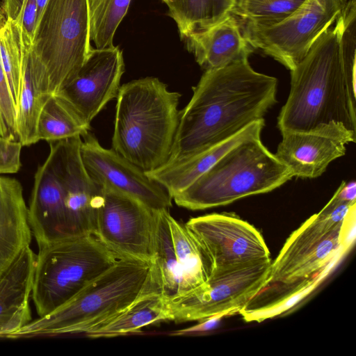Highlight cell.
Returning a JSON list of instances; mask_svg holds the SVG:
<instances>
[{
  "label": "cell",
  "mask_w": 356,
  "mask_h": 356,
  "mask_svg": "<svg viewBox=\"0 0 356 356\" xmlns=\"http://www.w3.org/2000/svg\"><path fill=\"white\" fill-rule=\"evenodd\" d=\"M264 120L255 121L232 138L180 162L146 172L172 197L207 172L233 147L250 138L261 136Z\"/></svg>",
  "instance_id": "obj_22"
},
{
  "label": "cell",
  "mask_w": 356,
  "mask_h": 356,
  "mask_svg": "<svg viewBox=\"0 0 356 356\" xmlns=\"http://www.w3.org/2000/svg\"><path fill=\"white\" fill-rule=\"evenodd\" d=\"M354 204L355 201L348 200L338 188L325 206L286 239L271 261L263 291L279 286L289 294L334 266L347 251L341 240V225Z\"/></svg>",
  "instance_id": "obj_6"
},
{
  "label": "cell",
  "mask_w": 356,
  "mask_h": 356,
  "mask_svg": "<svg viewBox=\"0 0 356 356\" xmlns=\"http://www.w3.org/2000/svg\"><path fill=\"white\" fill-rule=\"evenodd\" d=\"M38 248L31 298L39 316L65 303L120 257L93 234L70 236Z\"/></svg>",
  "instance_id": "obj_7"
},
{
  "label": "cell",
  "mask_w": 356,
  "mask_h": 356,
  "mask_svg": "<svg viewBox=\"0 0 356 356\" xmlns=\"http://www.w3.org/2000/svg\"><path fill=\"white\" fill-rule=\"evenodd\" d=\"M179 97L155 77L122 85L116 97L112 149L145 172L164 165L179 124Z\"/></svg>",
  "instance_id": "obj_4"
},
{
  "label": "cell",
  "mask_w": 356,
  "mask_h": 356,
  "mask_svg": "<svg viewBox=\"0 0 356 356\" xmlns=\"http://www.w3.org/2000/svg\"><path fill=\"white\" fill-rule=\"evenodd\" d=\"M101 187L93 234L120 257L152 261L159 211L116 190Z\"/></svg>",
  "instance_id": "obj_12"
},
{
  "label": "cell",
  "mask_w": 356,
  "mask_h": 356,
  "mask_svg": "<svg viewBox=\"0 0 356 356\" xmlns=\"http://www.w3.org/2000/svg\"><path fill=\"white\" fill-rule=\"evenodd\" d=\"M185 225L202 249L208 280L271 260L261 234L234 214H207Z\"/></svg>",
  "instance_id": "obj_11"
},
{
  "label": "cell",
  "mask_w": 356,
  "mask_h": 356,
  "mask_svg": "<svg viewBox=\"0 0 356 356\" xmlns=\"http://www.w3.org/2000/svg\"><path fill=\"white\" fill-rule=\"evenodd\" d=\"M24 45L20 26L7 19L0 29V62L15 105L20 89Z\"/></svg>",
  "instance_id": "obj_30"
},
{
  "label": "cell",
  "mask_w": 356,
  "mask_h": 356,
  "mask_svg": "<svg viewBox=\"0 0 356 356\" xmlns=\"http://www.w3.org/2000/svg\"><path fill=\"white\" fill-rule=\"evenodd\" d=\"M291 170L256 136L237 144L172 200L190 210L229 204L268 193L290 180Z\"/></svg>",
  "instance_id": "obj_5"
},
{
  "label": "cell",
  "mask_w": 356,
  "mask_h": 356,
  "mask_svg": "<svg viewBox=\"0 0 356 356\" xmlns=\"http://www.w3.org/2000/svg\"><path fill=\"white\" fill-rule=\"evenodd\" d=\"M31 234L20 183L0 177V275L29 246Z\"/></svg>",
  "instance_id": "obj_21"
},
{
  "label": "cell",
  "mask_w": 356,
  "mask_h": 356,
  "mask_svg": "<svg viewBox=\"0 0 356 356\" xmlns=\"http://www.w3.org/2000/svg\"><path fill=\"white\" fill-rule=\"evenodd\" d=\"M6 21V18L2 11V9L0 8V29H1L5 24Z\"/></svg>",
  "instance_id": "obj_36"
},
{
  "label": "cell",
  "mask_w": 356,
  "mask_h": 356,
  "mask_svg": "<svg viewBox=\"0 0 356 356\" xmlns=\"http://www.w3.org/2000/svg\"><path fill=\"white\" fill-rule=\"evenodd\" d=\"M168 321L161 293L147 295L127 309L86 334L92 339L115 337L136 333L147 325Z\"/></svg>",
  "instance_id": "obj_23"
},
{
  "label": "cell",
  "mask_w": 356,
  "mask_h": 356,
  "mask_svg": "<svg viewBox=\"0 0 356 356\" xmlns=\"http://www.w3.org/2000/svg\"><path fill=\"white\" fill-rule=\"evenodd\" d=\"M131 0H88L90 41L95 48L113 46L116 30L127 13Z\"/></svg>",
  "instance_id": "obj_28"
},
{
  "label": "cell",
  "mask_w": 356,
  "mask_h": 356,
  "mask_svg": "<svg viewBox=\"0 0 356 356\" xmlns=\"http://www.w3.org/2000/svg\"><path fill=\"white\" fill-rule=\"evenodd\" d=\"M81 160L98 185L132 197L155 211L169 209L172 197L145 172L113 149H106L88 131L81 137Z\"/></svg>",
  "instance_id": "obj_14"
},
{
  "label": "cell",
  "mask_w": 356,
  "mask_h": 356,
  "mask_svg": "<svg viewBox=\"0 0 356 356\" xmlns=\"http://www.w3.org/2000/svg\"><path fill=\"white\" fill-rule=\"evenodd\" d=\"M355 64L356 3L350 0L290 70L289 95L277 118L280 132L339 124L356 134Z\"/></svg>",
  "instance_id": "obj_1"
},
{
  "label": "cell",
  "mask_w": 356,
  "mask_h": 356,
  "mask_svg": "<svg viewBox=\"0 0 356 356\" xmlns=\"http://www.w3.org/2000/svg\"><path fill=\"white\" fill-rule=\"evenodd\" d=\"M154 293H162L153 261L120 257L65 303L7 339L86 335Z\"/></svg>",
  "instance_id": "obj_3"
},
{
  "label": "cell",
  "mask_w": 356,
  "mask_h": 356,
  "mask_svg": "<svg viewBox=\"0 0 356 356\" xmlns=\"http://www.w3.org/2000/svg\"><path fill=\"white\" fill-rule=\"evenodd\" d=\"M92 47L88 0H48L31 49L47 70L51 95L75 76Z\"/></svg>",
  "instance_id": "obj_8"
},
{
  "label": "cell",
  "mask_w": 356,
  "mask_h": 356,
  "mask_svg": "<svg viewBox=\"0 0 356 356\" xmlns=\"http://www.w3.org/2000/svg\"><path fill=\"white\" fill-rule=\"evenodd\" d=\"M28 0H2V11L6 18L19 24Z\"/></svg>",
  "instance_id": "obj_34"
},
{
  "label": "cell",
  "mask_w": 356,
  "mask_h": 356,
  "mask_svg": "<svg viewBox=\"0 0 356 356\" xmlns=\"http://www.w3.org/2000/svg\"><path fill=\"white\" fill-rule=\"evenodd\" d=\"M90 128L57 94L44 104L37 123L39 140L54 142L86 134Z\"/></svg>",
  "instance_id": "obj_26"
},
{
  "label": "cell",
  "mask_w": 356,
  "mask_h": 356,
  "mask_svg": "<svg viewBox=\"0 0 356 356\" xmlns=\"http://www.w3.org/2000/svg\"><path fill=\"white\" fill-rule=\"evenodd\" d=\"M275 155L293 177L316 178L334 160L345 155L346 145L355 143L356 134L339 124L312 131H285Z\"/></svg>",
  "instance_id": "obj_16"
},
{
  "label": "cell",
  "mask_w": 356,
  "mask_h": 356,
  "mask_svg": "<svg viewBox=\"0 0 356 356\" xmlns=\"http://www.w3.org/2000/svg\"><path fill=\"white\" fill-rule=\"evenodd\" d=\"M37 1V21L40 17L42 11L48 1V0H36ZM36 21V22H37Z\"/></svg>",
  "instance_id": "obj_35"
},
{
  "label": "cell",
  "mask_w": 356,
  "mask_h": 356,
  "mask_svg": "<svg viewBox=\"0 0 356 356\" xmlns=\"http://www.w3.org/2000/svg\"><path fill=\"white\" fill-rule=\"evenodd\" d=\"M305 0H235L231 14L242 25L268 26L290 16Z\"/></svg>",
  "instance_id": "obj_29"
},
{
  "label": "cell",
  "mask_w": 356,
  "mask_h": 356,
  "mask_svg": "<svg viewBox=\"0 0 356 356\" xmlns=\"http://www.w3.org/2000/svg\"><path fill=\"white\" fill-rule=\"evenodd\" d=\"M164 3H166V5H168L169 3L171 2L172 0H162Z\"/></svg>",
  "instance_id": "obj_37"
},
{
  "label": "cell",
  "mask_w": 356,
  "mask_h": 356,
  "mask_svg": "<svg viewBox=\"0 0 356 356\" xmlns=\"http://www.w3.org/2000/svg\"><path fill=\"white\" fill-rule=\"evenodd\" d=\"M51 95L45 67L31 47H24L22 81L16 104L17 134L22 146L38 142V120L44 104Z\"/></svg>",
  "instance_id": "obj_20"
},
{
  "label": "cell",
  "mask_w": 356,
  "mask_h": 356,
  "mask_svg": "<svg viewBox=\"0 0 356 356\" xmlns=\"http://www.w3.org/2000/svg\"><path fill=\"white\" fill-rule=\"evenodd\" d=\"M124 72L119 47H92L75 76L56 94L90 127L93 119L117 97Z\"/></svg>",
  "instance_id": "obj_15"
},
{
  "label": "cell",
  "mask_w": 356,
  "mask_h": 356,
  "mask_svg": "<svg viewBox=\"0 0 356 356\" xmlns=\"http://www.w3.org/2000/svg\"><path fill=\"white\" fill-rule=\"evenodd\" d=\"M0 136L18 140L16 128V105L0 62Z\"/></svg>",
  "instance_id": "obj_32"
},
{
  "label": "cell",
  "mask_w": 356,
  "mask_h": 356,
  "mask_svg": "<svg viewBox=\"0 0 356 356\" xmlns=\"http://www.w3.org/2000/svg\"><path fill=\"white\" fill-rule=\"evenodd\" d=\"M234 2L235 0H172L167 6L168 15L175 22L183 39L231 14Z\"/></svg>",
  "instance_id": "obj_25"
},
{
  "label": "cell",
  "mask_w": 356,
  "mask_h": 356,
  "mask_svg": "<svg viewBox=\"0 0 356 356\" xmlns=\"http://www.w3.org/2000/svg\"><path fill=\"white\" fill-rule=\"evenodd\" d=\"M28 218L38 247L68 236L63 189L50 156L35 175Z\"/></svg>",
  "instance_id": "obj_17"
},
{
  "label": "cell",
  "mask_w": 356,
  "mask_h": 356,
  "mask_svg": "<svg viewBox=\"0 0 356 356\" xmlns=\"http://www.w3.org/2000/svg\"><path fill=\"white\" fill-rule=\"evenodd\" d=\"M332 268L329 267L321 272L302 287L285 295L274 302L259 307H246L239 311L245 322L260 323L266 319L275 317L289 310L312 293L329 273Z\"/></svg>",
  "instance_id": "obj_31"
},
{
  "label": "cell",
  "mask_w": 356,
  "mask_h": 356,
  "mask_svg": "<svg viewBox=\"0 0 356 356\" xmlns=\"http://www.w3.org/2000/svg\"><path fill=\"white\" fill-rule=\"evenodd\" d=\"M36 254L25 248L0 275V338H6L31 321L29 305Z\"/></svg>",
  "instance_id": "obj_19"
},
{
  "label": "cell",
  "mask_w": 356,
  "mask_h": 356,
  "mask_svg": "<svg viewBox=\"0 0 356 356\" xmlns=\"http://www.w3.org/2000/svg\"><path fill=\"white\" fill-rule=\"evenodd\" d=\"M167 218L181 272L179 294H181L196 289L208 280L207 265L202 249L191 230L172 216L170 211Z\"/></svg>",
  "instance_id": "obj_24"
},
{
  "label": "cell",
  "mask_w": 356,
  "mask_h": 356,
  "mask_svg": "<svg viewBox=\"0 0 356 356\" xmlns=\"http://www.w3.org/2000/svg\"><path fill=\"white\" fill-rule=\"evenodd\" d=\"M350 0H305L283 21L268 26L241 24L250 44L291 70L332 26Z\"/></svg>",
  "instance_id": "obj_9"
},
{
  "label": "cell",
  "mask_w": 356,
  "mask_h": 356,
  "mask_svg": "<svg viewBox=\"0 0 356 356\" xmlns=\"http://www.w3.org/2000/svg\"><path fill=\"white\" fill-rule=\"evenodd\" d=\"M183 40L188 51L205 70L247 60L254 49L232 14L211 26L191 33Z\"/></svg>",
  "instance_id": "obj_18"
},
{
  "label": "cell",
  "mask_w": 356,
  "mask_h": 356,
  "mask_svg": "<svg viewBox=\"0 0 356 356\" xmlns=\"http://www.w3.org/2000/svg\"><path fill=\"white\" fill-rule=\"evenodd\" d=\"M81 137L50 142V152L64 193L68 236L94 234L102 188L89 176L81 160Z\"/></svg>",
  "instance_id": "obj_13"
},
{
  "label": "cell",
  "mask_w": 356,
  "mask_h": 356,
  "mask_svg": "<svg viewBox=\"0 0 356 356\" xmlns=\"http://www.w3.org/2000/svg\"><path fill=\"white\" fill-rule=\"evenodd\" d=\"M169 209L158 212L153 264L159 279L162 296L169 298L181 291V272L176 258L168 222Z\"/></svg>",
  "instance_id": "obj_27"
},
{
  "label": "cell",
  "mask_w": 356,
  "mask_h": 356,
  "mask_svg": "<svg viewBox=\"0 0 356 356\" xmlns=\"http://www.w3.org/2000/svg\"><path fill=\"white\" fill-rule=\"evenodd\" d=\"M277 79L260 73L248 59L205 70L179 124L169 165L216 145L264 119L277 102Z\"/></svg>",
  "instance_id": "obj_2"
},
{
  "label": "cell",
  "mask_w": 356,
  "mask_h": 356,
  "mask_svg": "<svg viewBox=\"0 0 356 356\" xmlns=\"http://www.w3.org/2000/svg\"><path fill=\"white\" fill-rule=\"evenodd\" d=\"M271 260L208 280L188 292L164 298L168 321H201L245 307L265 287Z\"/></svg>",
  "instance_id": "obj_10"
},
{
  "label": "cell",
  "mask_w": 356,
  "mask_h": 356,
  "mask_svg": "<svg viewBox=\"0 0 356 356\" xmlns=\"http://www.w3.org/2000/svg\"><path fill=\"white\" fill-rule=\"evenodd\" d=\"M22 147L19 140L0 136V174L15 173L19 170Z\"/></svg>",
  "instance_id": "obj_33"
}]
</instances>
